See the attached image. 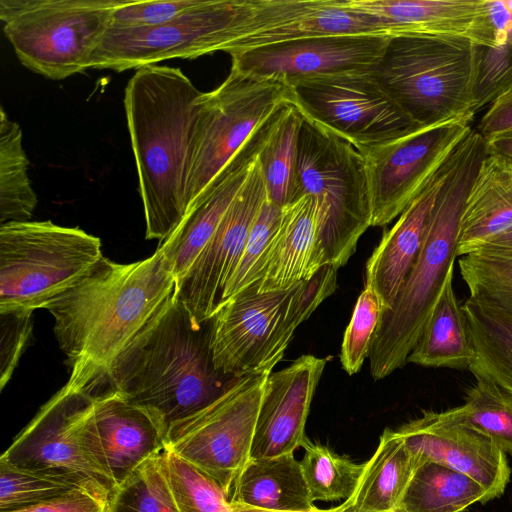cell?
<instances>
[{
    "label": "cell",
    "instance_id": "cell-2",
    "mask_svg": "<svg viewBox=\"0 0 512 512\" xmlns=\"http://www.w3.org/2000/svg\"><path fill=\"white\" fill-rule=\"evenodd\" d=\"M239 378L219 372L211 319L198 321L174 291L115 358L104 381L145 409L165 433L207 406Z\"/></svg>",
    "mask_w": 512,
    "mask_h": 512
},
{
    "label": "cell",
    "instance_id": "cell-51",
    "mask_svg": "<svg viewBox=\"0 0 512 512\" xmlns=\"http://www.w3.org/2000/svg\"><path fill=\"white\" fill-rule=\"evenodd\" d=\"M322 512H331L329 509H322Z\"/></svg>",
    "mask_w": 512,
    "mask_h": 512
},
{
    "label": "cell",
    "instance_id": "cell-28",
    "mask_svg": "<svg viewBox=\"0 0 512 512\" xmlns=\"http://www.w3.org/2000/svg\"><path fill=\"white\" fill-rule=\"evenodd\" d=\"M397 430L386 428L353 494L331 512H395L415 471Z\"/></svg>",
    "mask_w": 512,
    "mask_h": 512
},
{
    "label": "cell",
    "instance_id": "cell-35",
    "mask_svg": "<svg viewBox=\"0 0 512 512\" xmlns=\"http://www.w3.org/2000/svg\"><path fill=\"white\" fill-rule=\"evenodd\" d=\"M300 465L313 502L346 500L354 492L364 464L340 456L320 443L304 439Z\"/></svg>",
    "mask_w": 512,
    "mask_h": 512
},
{
    "label": "cell",
    "instance_id": "cell-31",
    "mask_svg": "<svg viewBox=\"0 0 512 512\" xmlns=\"http://www.w3.org/2000/svg\"><path fill=\"white\" fill-rule=\"evenodd\" d=\"M488 502L485 489L471 477L427 461L419 465L395 512H462Z\"/></svg>",
    "mask_w": 512,
    "mask_h": 512
},
{
    "label": "cell",
    "instance_id": "cell-4",
    "mask_svg": "<svg viewBox=\"0 0 512 512\" xmlns=\"http://www.w3.org/2000/svg\"><path fill=\"white\" fill-rule=\"evenodd\" d=\"M486 153L485 139L472 129L447 161L419 254L393 306L380 315L368 357L374 379L407 363L454 270L466 199Z\"/></svg>",
    "mask_w": 512,
    "mask_h": 512
},
{
    "label": "cell",
    "instance_id": "cell-44",
    "mask_svg": "<svg viewBox=\"0 0 512 512\" xmlns=\"http://www.w3.org/2000/svg\"><path fill=\"white\" fill-rule=\"evenodd\" d=\"M110 493L86 484L61 496L10 512H107Z\"/></svg>",
    "mask_w": 512,
    "mask_h": 512
},
{
    "label": "cell",
    "instance_id": "cell-5",
    "mask_svg": "<svg viewBox=\"0 0 512 512\" xmlns=\"http://www.w3.org/2000/svg\"><path fill=\"white\" fill-rule=\"evenodd\" d=\"M484 47L454 36L391 37L373 72L417 126L474 115Z\"/></svg>",
    "mask_w": 512,
    "mask_h": 512
},
{
    "label": "cell",
    "instance_id": "cell-24",
    "mask_svg": "<svg viewBox=\"0 0 512 512\" xmlns=\"http://www.w3.org/2000/svg\"><path fill=\"white\" fill-rule=\"evenodd\" d=\"M447 161L400 214L392 228L383 234L366 263L365 286L377 294L382 312L393 306L419 254L445 177Z\"/></svg>",
    "mask_w": 512,
    "mask_h": 512
},
{
    "label": "cell",
    "instance_id": "cell-37",
    "mask_svg": "<svg viewBox=\"0 0 512 512\" xmlns=\"http://www.w3.org/2000/svg\"><path fill=\"white\" fill-rule=\"evenodd\" d=\"M160 464L179 512H234L215 481L170 449L161 452Z\"/></svg>",
    "mask_w": 512,
    "mask_h": 512
},
{
    "label": "cell",
    "instance_id": "cell-46",
    "mask_svg": "<svg viewBox=\"0 0 512 512\" xmlns=\"http://www.w3.org/2000/svg\"><path fill=\"white\" fill-rule=\"evenodd\" d=\"M494 32L495 48L507 44L512 32V0H485Z\"/></svg>",
    "mask_w": 512,
    "mask_h": 512
},
{
    "label": "cell",
    "instance_id": "cell-21",
    "mask_svg": "<svg viewBox=\"0 0 512 512\" xmlns=\"http://www.w3.org/2000/svg\"><path fill=\"white\" fill-rule=\"evenodd\" d=\"M376 19L387 36H454L495 48L485 0H343Z\"/></svg>",
    "mask_w": 512,
    "mask_h": 512
},
{
    "label": "cell",
    "instance_id": "cell-25",
    "mask_svg": "<svg viewBox=\"0 0 512 512\" xmlns=\"http://www.w3.org/2000/svg\"><path fill=\"white\" fill-rule=\"evenodd\" d=\"M321 267L317 206L313 196L303 195L282 208L280 230L264 275L251 289H288L309 280Z\"/></svg>",
    "mask_w": 512,
    "mask_h": 512
},
{
    "label": "cell",
    "instance_id": "cell-18",
    "mask_svg": "<svg viewBox=\"0 0 512 512\" xmlns=\"http://www.w3.org/2000/svg\"><path fill=\"white\" fill-rule=\"evenodd\" d=\"M391 37L323 36L261 47L231 56V68L289 85L315 77L374 72Z\"/></svg>",
    "mask_w": 512,
    "mask_h": 512
},
{
    "label": "cell",
    "instance_id": "cell-40",
    "mask_svg": "<svg viewBox=\"0 0 512 512\" xmlns=\"http://www.w3.org/2000/svg\"><path fill=\"white\" fill-rule=\"evenodd\" d=\"M459 268L470 296L512 316V258L473 252L459 260Z\"/></svg>",
    "mask_w": 512,
    "mask_h": 512
},
{
    "label": "cell",
    "instance_id": "cell-7",
    "mask_svg": "<svg viewBox=\"0 0 512 512\" xmlns=\"http://www.w3.org/2000/svg\"><path fill=\"white\" fill-rule=\"evenodd\" d=\"M291 201L313 196L322 266L345 265L371 226L364 161L357 149L303 116Z\"/></svg>",
    "mask_w": 512,
    "mask_h": 512
},
{
    "label": "cell",
    "instance_id": "cell-22",
    "mask_svg": "<svg viewBox=\"0 0 512 512\" xmlns=\"http://www.w3.org/2000/svg\"><path fill=\"white\" fill-rule=\"evenodd\" d=\"M267 125V124H266ZM265 125V126H266ZM265 126L225 167L210 188L186 212L160 248L178 285L204 249L257 159Z\"/></svg>",
    "mask_w": 512,
    "mask_h": 512
},
{
    "label": "cell",
    "instance_id": "cell-33",
    "mask_svg": "<svg viewBox=\"0 0 512 512\" xmlns=\"http://www.w3.org/2000/svg\"><path fill=\"white\" fill-rule=\"evenodd\" d=\"M29 160L19 124L0 109V223L30 221L37 195L28 177Z\"/></svg>",
    "mask_w": 512,
    "mask_h": 512
},
{
    "label": "cell",
    "instance_id": "cell-6",
    "mask_svg": "<svg viewBox=\"0 0 512 512\" xmlns=\"http://www.w3.org/2000/svg\"><path fill=\"white\" fill-rule=\"evenodd\" d=\"M337 270L325 265L288 289H249L225 301L211 318L215 368L236 378L272 373L296 328L335 291Z\"/></svg>",
    "mask_w": 512,
    "mask_h": 512
},
{
    "label": "cell",
    "instance_id": "cell-23",
    "mask_svg": "<svg viewBox=\"0 0 512 512\" xmlns=\"http://www.w3.org/2000/svg\"><path fill=\"white\" fill-rule=\"evenodd\" d=\"M94 416L116 487L165 449L166 433L158 421L105 381L94 393Z\"/></svg>",
    "mask_w": 512,
    "mask_h": 512
},
{
    "label": "cell",
    "instance_id": "cell-20",
    "mask_svg": "<svg viewBox=\"0 0 512 512\" xmlns=\"http://www.w3.org/2000/svg\"><path fill=\"white\" fill-rule=\"evenodd\" d=\"M327 360L302 355L270 373L257 417L250 459L294 453L301 447L311 402Z\"/></svg>",
    "mask_w": 512,
    "mask_h": 512
},
{
    "label": "cell",
    "instance_id": "cell-3",
    "mask_svg": "<svg viewBox=\"0 0 512 512\" xmlns=\"http://www.w3.org/2000/svg\"><path fill=\"white\" fill-rule=\"evenodd\" d=\"M180 68L137 69L124 108L145 218V237L162 243L186 214L185 186L201 95Z\"/></svg>",
    "mask_w": 512,
    "mask_h": 512
},
{
    "label": "cell",
    "instance_id": "cell-17",
    "mask_svg": "<svg viewBox=\"0 0 512 512\" xmlns=\"http://www.w3.org/2000/svg\"><path fill=\"white\" fill-rule=\"evenodd\" d=\"M397 432L415 468L432 461L459 471L485 489L488 501L504 493L511 475L506 453L464 418L462 406L424 411Z\"/></svg>",
    "mask_w": 512,
    "mask_h": 512
},
{
    "label": "cell",
    "instance_id": "cell-26",
    "mask_svg": "<svg viewBox=\"0 0 512 512\" xmlns=\"http://www.w3.org/2000/svg\"><path fill=\"white\" fill-rule=\"evenodd\" d=\"M512 228V158L487 150L466 199L458 256Z\"/></svg>",
    "mask_w": 512,
    "mask_h": 512
},
{
    "label": "cell",
    "instance_id": "cell-11",
    "mask_svg": "<svg viewBox=\"0 0 512 512\" xmlns=\"http://www.w3.org/2000/svg\"><path fill=\"white\" fill-rule=\"evenodd\" d=\"M96 382L70 375L14 438L0 459L13 465L78 475L116 489L94 416Z\"/></svg>",
    "mask_w": 512,
    "mask_h": 512
},
{
    "label": "cell",
    "instance_id": "cell-1",
    "mask_svg": "<svg viewBox=\"0 0 512 512\" xmlns=\"http://www.w3.org/2000/svg\"><path fill=\"white\" fill-rule=\"evenodd\" d=\"M175 289V276L160 248L126 264L103 257L45 307L70 375L102 382L115 358Z\"/></svg>",
    "mask_w": 512,
    "mask_h": 512
},
{
    "label": "cell",
    "instance_id": "cell-15",
    "mask_svg": "<svg viewBox=\"0 0 512 512\" xmlns=\"http://www.w3.org/2000/svg\"><path fill=\"white\" fill-rule=\"evenodd\" d=\"M240 0H200L165 24L148 28H109L90 68L123 72L159 62L194 59L221 51L222 36L235 19Z\"/></svg>",
    "mask_w": 512,
    "mask_h": 512
},
{
    "label": "cell",
    "instance_id": "cell-50",
    "mask_svg": "<svg viewBox=\"0 0 512 512\" xmlns=\"http://www.w3.org/2000/svg\"><path fill=\"white\" fill-rule=\"evenodd\" d=\"M507 45H508V47L512 50V32H511V34H510V36H509V39H508Z\"/></svg>",
    "mask_w": 512,
    "mask_h": 512
},
{
    "label": "cell",
    "instance_id": "cell-52",
    "mask_svg": "<svg viewBox=\"0 0 512 512\" xmlns=\"http://www.w3.org/2000/svg\"><path fill=\"white\" fill-rule=\"evenodd\" d=\"M510 87H512V83H511V84H510L506 89H508V88H510ZM506 89H505V90H506ZM505 90H504V91H505Z\"/></svg>",
    "mask_w": 512,
    "mask_h": 512
},
{
    "label": "cell",
    "instance_id": "cell-47",
    "mask_svg": "<svg viewBox=\"0 0 512 512\" xmlns=\"http://www.w3.org/2000/svg\"><path fill=\"white\" fill-rule=\"evenodd\" d=\"M474 252H484L512 258V228L490 239Z\"/></svg>",
    "mask_w": 512,
    "mask_h": 512
},
{
    "label": "cell",
    "instance_id": "cell-30",
    "mask_svg": "<svg viewBox=\"0 0 512 512\" xmlns=\"http://www.w3.org/2000/svg\"><path fill=\"white\" fill-rule=\"evenodd\" d=\"M462 310L475 352L469 370L492 379L512 395V316L469 296Z\"/></svg>",
    "mask_w": 512,
    "mask_h": 512
},
{
    "label": "cell",
    "instance_id": "cell-34",
    "mask_svg": "<svg viewBox=\"0 0 512 512\" xmlns=\"http://www.w3.org/2000/svg\"><path fill=\"white\" fill-rule=\"evenodd\" d=\"M86 484L95 483L75 474L23 468L0 459V512L36 505Z\"/></svg>",
    "mask_w": 512,
    "mask_h": 512
},
{
    "label": "cell",
    "instance_id": "cell-13",
    "mask_svg": "<svg viewBox=\"0 0 512 512\" xmlns=\"http://www.w3.org/2000/svg\"><path fill=\"white\" fill-rule=\"evenodd\" d=\"M474 115L416 127L390 140L361 147L371 226L392 222L423 191L472 131Z\"/></svg>",
    "mask_w": 512,
    "mask_h": 512
},
{
    "label": "cell",
    "instance_id": "cell-38",
    "mask_svg": "<svg viewBox=\"0 0 512 512\" xmlns=\"http://www.w3.org/2000/svg\"><path fill=\"white\" fill-rule=\"evenodd\" d=\"M475 378L462 405L464 418L512 456V395L488 377Z\"/></svg>",
    "mask_w": 512,
    "mask_h": 512
},
{
    "label": "cell",
    "instance_id": "cell-19",
    "mask_svg": "<svg viewBox=\"0 0 512 512\" xmlns=\"http://www.w3.org/2000/svg\"><path fill=\"white\" fill-rule=\"evenodd\" d=\"M267 198L264 177L254 162L248 177L176 293L198 320L211 319L243 252L250 229Z\"/></svg>",
    "mask_w": 512,
    "mask_h": 512
},
{
    "label": "cell",
    "instance_id": "cell-42",
    "mask_svg": "<svg viewBox=\"0 0 512 512\" xmlns=\"http://www.w3.org/2000/svg\"><path fill=\"white\" fill-rule=\"evenodd\" d=\"M200 0H121L114 9L110 28H148L165 24L196 6Z\"/></svg>",
    "mask_w": 512,
    "mask_h": 512
},
{
    "label": "cell",
    "instance_id": "cell-32",
    "mask_svg": "<svg viewBox=\"0 0 512 512\" xmlns=\"http://www.w3.org/2000/svg\"><path fill=\"white\" fill-rule=\"evenodd\" d=\"M303 119L293 103L284 105L265 126L258 149L268 199L281 208L293 196Z\"/></svg>",
    "mask_w": 512,
    "mask_h": 512
},
{
    "label": "cell",
    "instance_id": "cell-39",
    "mask_svg": "<svg viewBox=\"0 0 512 512\" xmlns=\"http://www.w3.org/2000/svg\"><path fill=\"white\" fill-rule=\"evenodd\" d=\"M160 454L144 462L116 487L107 512H179L162 472Z\"/></svg>",
    "mask_w": 512,
    "mask_h": 512
},
{
    "label": "cell",
    "instance_id": "cell-48",
    "mask_svg": "<svg viewBox=\"0 0 512 512\" xmlns=\"http://www.w3.org/2000/svg\"><path fill=\"white\" fill-rule=\"evenodd\" d=\"M485 141L488 151L512 158V130L500 133Z\"/></svg>",
    "mask_w": 512,
    "mask_h": 512
},
{
    "label": "cell",
    "instance_id": "cell-29",
    "mask_svg": "<svg viewBox=\"0 0 512 512\" xmlns=\"http://www.w3.org/2000/svg\"><path fill=\"white\" fill-rule=\"evenodd\" d=\"M452 278L453 271L446 277L434 310L407 362L425 367L469 369L475 352Z\"/></svg>",
    "mask_w": 512,
    "mask_h": 512
},
{
    "label": "cell",
    "instance_id": "cell-45",
    "mask_svg": "<svg viewBox=\"0 0 512 512\" xmlns=\"http://www.w3.org/2000/svg\"><path fill=\"white\" fill-rule=\"evenodd\" d=\"M476 130L485 140L512 130V87L490 103Z\"/></svg>",
    "mask_w": 512,
    "mask_h": 512
},
{
    "label": "cell",
    "instance_id": "cell-12",
    "mask_svg": "<svg viewBox=\"0 0 512 512\" xmlns=\"http://www.w3.org/2000/svg\"><path fill=\"white\" fill-rule=\"evenodd\" d=\"M268 376L239 378L216 400L174 422L166 434L165 448L215 481L228 499L250 460Z\"/></svg>",
    "mask_w": 512,
    "mask_h": 512
},
{
    "label": "cell",
    "instance_id": "cell-49",
    "mask_svg": "<svg viewBox=\"0 0 512 512\" xmlns=\"http://www.w3.org/2000/svg\"><path fill=\"white\" fill-rule=\"evenodd\" d=\"M230 505H231L232 509L234 510V512H278V511H269V510L259 509V508H255V507H251V506H247V505H243V504L231 503V502H230ZM308 512H322V509L315 507L313 510L308 511Z\"/></svg>",
    "mask_w": 512,
    "mask_h": 512
},
{
    "label": "cell",
    "instance_id": "cell-41",
    "mask_svg": "<svg viewBox=\"0 0 512 512\" xmlns=\"http://www.w3.org/2000/svg\"><path fill=\"white\" fill-rule=\"evenodd\" d=\"M381 312L377 294L365 286L356 301L341 345L340 361L349 375L358 373L364 360L369 357Z\"/></svg>",
    "mask_w": 512,
    "mask_h": 512
},
{
    "label": "cell",
    "instance_id": "cell-16",
    "mask_svg": "<svg viewBox=\"0 0 512 512\" xmlns=\"http://www.w3.org/2000/svg\"><path fill=\"white\" fill-rule=\"evenodd\" d=\"M343 35L387 36L376 19L348 9L343 0H240L235 19L223 33L221 51L232 56L283 42Z\"/></svg>",
    "mask_w": 512,
    "mask_h": 512
},
{
    "label": "cell",
    "instance_id": "cell-27",
    "mask_svg": "<svg viewBox=\"0 0 512 512\" xmlns=\"http://www.w3.org/2000/svg\"><path fill=\"white\" fill-rule=\"evenodd\" d=\"M229 502L278 512L315 508L294 453L250 459L235 480Z\"/></svg>",
    "mask_w": 512,
    "mask_h": 512
},
{
    "label": "cell",
    "instance_id": "cell-10",
    "mask_svg": "<svg viewBox=\"0 0 512 512\" xmlns=\"http://www.w3.org/2000/svg\"><path fill=\"white\" fill-rule=\"evenodd\" d=\"M120 1L0 0V20L21 64L59 81L90 68Z\"/></svg>",
    "mask_w": 512,
    "mask_h": 512
},
{
    "label": "cell",
    "instance_id": "cell-43",
    "mask_svg": "<svg viewBox=\"0 0 512 512\" xmlns=\"http://www.w3.org/2000/svg\"><path fill=\"white\" fill-rule=\"evenodd\" d=\"M32 312L0 313V388L11 379L32 335Z\"/></svg>",
    "mask_w": 512,
    "mask_h": 512
},
{
    "label": "cell",
    "instance_id": "cell-9",
    "mask_svg": "<svg viewBox=\"0 0 512 512\" xmlns=\"http://www.w3.org/2000/svg\"><path fill=\"white\" fill-rule=\"evenodd\" d=\"M288 103H293V94L284 80L253 77L234 68L217 88L201 93L186 177V212Z\"/></svg>",
    "mask_w": 512,
    "mask_h": 512
},
{
    "label": "cell",
    "instance_id": "cell-36",
    "mask_svg": "<svg viewBox=\"0 0 512 512\" xmlns=\"http://www.w3.org/2000/svg\"><path fill=\"white\" fill-rule=\"evenodd\" d=\"M281 222L282 208L272 203L267 196L250 229L239 262L225 287L222 304L245 290L255 288L261 281Z\"/></svg>",
    "mask_w": 512,
    "mask_h": 512
},
{
    "label": "cell",
    "instance_id": "cell-14",
    "mask_svg": "<svg viewBox=\"0 0 512 512\" xmlns=\"http://www.w3.org/2000/svg\"><path fill=\"white\" fill-rule=\"evenodd\" d=\"M302 115L356 149L411 131L415 125L369 73L338 74L290 85Z\"/></svg>",
    "mask_w": 512,
    "mask_h": 512
},
{
    "label": "cell",
    "instance_id": "cell-8",
    "mask_svg": "<svg viewBox=\"0 0 512 512\" xmlns=\"http://www.w3.org/2000/svg\"><path fill=\"white\" fill-rule=\"evenodd\" d=\"M100 238L50 220L0 225V313L34 312L76 286L103 258Z\"/></svg>",
    "mask_w": 512,
    "mask_h": 512
}]
</instances>
